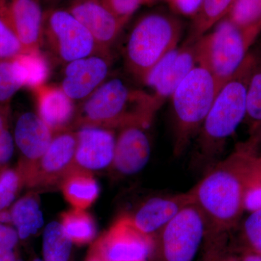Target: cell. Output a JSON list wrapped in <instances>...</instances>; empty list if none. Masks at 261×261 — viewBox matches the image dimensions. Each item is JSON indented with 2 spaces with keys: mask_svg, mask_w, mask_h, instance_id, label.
<instances>
[{
  "mask_svg": "<svg viewBox=\"0 0 261 261\" xmlns=\"http://www.w3.org/2000/svg\"><path fill=\"white\" fill-rule=\"evenodd\" d=\"M9 117L10 106L0 105V135L10 129Z\"/></svg>",
  "mask_w": 261,
  "mask_h": 261,
  "instance_id": "obj_39",
  "label": "cell"
},
{
  "mask_svg": "<svg viewBox=\"0 0 261 261\" xmlns=\"http://www.w3.org/2000/svg\"><path fill=\"white\" fill-rule=\"evenodd\" d=\"M76 0H42L44 10L49 8H62V5H66L65 8Z\"/></svg>",
  "mask_w": 261,
  "mask_h": 261,
  "instance_id": "obj_41",
  "label": "cell"
},
{
  "mask_svg": "<svg viewBox=\"0 0 261 261\" xmlns=\"http://www.w3.org/2000/svg\"><path fill=\"white\" fill-rule=\"evenodd\" d=\"M22 87L12 59L0 61V105L10 106L12 98Z\"/></svg>",
  "mask_w": 261,
  "mask_h": 261,
  "instance_id": "obj_31",
  "label": "cell"
},
{
  "mask_svg": "<svg viewBox=\"0 0 261 261\" xmlns=\"http://www.w3.org/2000/svg\"><path fill=\"white\" fill-rule=\"evenodd\" d=\"M233 0H203L198 14L193 18L188 39L198 40L226 17Z\"/></svg>",
  "mask_w": 261,
  "mask_h": 261,
  "instance_id": "obj_25",
  "label": "cell"
},
{
  "mask_svg": "<svg viewBox=\"0 0 261 261\" xmlns=\"http://www.w3.org/2000/svg\"><path fill=\"white\" fill-rule=\"evenodd\" d=\"M203 0H172L169 3L174 11L194 18L198 14Z\"/></svg>",
  "mask_w": 261,
  "mask_h": 261,
  "instance_id": "obj_35",
  "label": "cell"
},
{
  "mask_svg": "<svg viewBox=\"0 0 261 261\" xmlns=\"http://www.w3.org/2000/svg\"><path fill=\"white\" fill-rule=\"evenodd\" d=\"M0 224L13 226V218H12L10 207L0 211Z\"/></svg>",
  "mask_w": 261,
  "mask_h": 261,
  "instance_id": "obj_43",
  "label": "cell"
},
{
  "mask_svg": "<svg viewBox=\"0 0 261 261\" xmlns=\"http://www.w3.org/2000/svg\"><path fill=\"white\" fill-rule=\"evenodd\" d=\"M197 40L187 39L168 53L149 71L144 84L161 102L171 97L187 75L197 66Z\"/></svg>",
  "mask_w": 261,
  "mask_h": 261,
  "instance_id": "obj_10",
  "label": "cell"
},
{
  "mask_svg": "<svg viewBox=\"0 0 261 261\" xmlns=\"http://www.w3.org/2000/svg\"><path fill=\"white\" fill-rule=\"evenodd\" d=\"M12 61L23 87L34 90L45 84L50 68L41 49L25 51Z\"/></svg>",
  "mask_w": 261,
  "mask_h": 261,
  "instance_id": "obj_22",
  "label": "cell"
},
{
  "mask_svg": "<svg viewBox=\"0 0 261 261\" xmlns=\"http://www.w3.org/2000/svg\"><path fill=\"white\" fill-rule=\"evenodd\" d=\"M60 223L75 245H86L95 238L97 233L95 221L86 210L72 208L65 211L61 214Z\"/></svg>",
  "mask_w": 261,
  "mask_h": 261,
  "instance_id": "obj_23",
  "label": "cell"
},
{
  "mask_svg": "<svg viewBox=\"0 0 261 261\" xmlns=\"http://www.w3.org/2000/svg\"><path fill=\"white\" fill-rule=\"evenodd\" d=\"M226 18L241 27L259 23L261 21V0H233Z\"/></svg>",
  "mask_w": 261,
  "mask_h": 261,
  "instance_id": "obj_30",
  "label": "cell"
},
{
  "mask_svg": "<svg viewBox=\"0 0 261 261\" xmlns=\"http://www.w3.org/2000/svg\"><path fill=\"white\" fill-rule=\"evenodd\" d=\"M241 261H261V254L252 252H244Z\"/></svg>",
  "mask_w": 261,
  "mask_h": 261,
  "instance_id": "obj_44",
  "label": "cell"
},
{
  "mask_svg": "<svg viewBox=\"0 0 261 261\" xmlns=\"http://www.w3.org/2000/svg\"><path fill=\"white\" fill-rule=\"evenodd\" d=\"M219 90L211 72L197 65L173 92L171 98L176 157L183 154L198 134Z\"/></svg>",
  "mask_w": 261,
  "mask_h": 261,
  "instance_id": "obj_6",
  "label": "cell"
},
{
  "mask_svg": "<svg viewBox=\"0 0 261 261\" xmlns=\"http://www.w3.org/2000/svg\"><path fill=\"white\" fill-rule=\"evenodd\" d=\"M251 137L242 145L255 159L261 161V124L251 130Z\"/></svg>",
  "mask_w": 261,
  "mask_h": 261,
  "instance_id": "obj_37",
  "label": "cell"
},
{
  "mask_svg": "<svg viewBox=\"0 0 261 261\" xmlns=\"http://www.w3.org/2000/svg\"><path fill=\"white\" fill-rule=\"evenodd\" d=\"M158 1H161V0H144V5H152ZM163 1H166L170 3L172 0H163Z\"/></svg>",
  "mask_w": 261,
  "mask_h": 261,
  "instance_id": "obj_45",
  "label": "cell"
},
{
  "mask_svg": "<svg viewBox=\"0 0 261 261\" xmlns=\"http://www.w3.org/2000/svg\"><path fill=\"white\" fill-rule=\"evenodd\" d=\"M13 226L20 240H27L34 236L44 225L39 195L32 192L15 201L10 207Z\"/></svg>",
  "mask_w": 261,
  "mask_h": 261,
  "instance_id": "obj_21",
  "label": "cell"
},
{
  "mask_svg": "<svg viewBox=\"0 0 261 261\" xmlns=\"http://www.w3.org/2000/svg\"><path fill=\"white\" fill-rule=\"evenodd\" d=\"M255 54L249 53L236 73L220 89L197 134L196 154L201 163L214 161L225 142L246 118L247 91Z\"/></svg>",
  "mask_w": 261,
  "mask_h": 261,
  "instance_id": "obj_3",
  "label": "cell"
},
{
  "mask_svg": "<svg viewBox=\"0 0 261 261\" xmlns=\"http://www.w3.org/2000/svg\"><path fill=\"white\" fill-rule=\"evenodd\" d=\"M245 207L251 211L261 208V183H257L247 192Z\"/></svg>",
  "mask_w": 261,
  "mask_h": 261,
  "instance_id": "obj_38",
  "label": "cell"
},
{
  "mask_svg": "<svg viewBox=\"0 0 261 261\" xmlns=\"http://www.w3.org/2000/svg\"><path fill=\"white\" fill-rule=\"evenodd\" d=\"M228 233L206 231L202 261H241L232 250Z\"/></svg>",
  "mask_w": 261,
  "mask_h": 261,
  "instance_id": "obj_28",
  "label": "cell"
},
{
  "mask_svg": "<svg viewBox=\"0 0 261 261\" xmlns=\"http://www.w3.org/2000/svg\"><path fill=\"white\" fill-rule=\"evenodd\" d=\"M76 133L69 129L54 135L45 153L25 179L29 189L60 186L65 176L75 168Z\"/></svg>",
  "mask_w": 261,
  "mask_h": 261,
  "instance_id": "obj_9",
  "label": "cell"
},
{
  "mask_svg": "<svg viewBox=\"0 0 261 261\" xmlns=\"http://www.w3.org/2000/svg\"><path fill=\"white\" fill-rule=\"evenodd\" d=\"M65 200L73 208L87 210L97 200L99 187L93 173L75 167L60 185Z\"/></svg>",
  "mask_w": 261,
  "mask_h": 261,
  "instance_id": "obj_20",
  "label": "cell"
},
{
  "mask_svg": "<svg viewBox=\"0 0 261 261\" xmlns=\"http://www.w3.org/2000/svg\"><path fill=\"white\" fill-rule=\"evenodd\" d=\"M148 127L132 123L119 128L111 168L114 174L120 177L132 176L145 167L151 154Z\"/></svg>",
  "mask_w": 261,
  "mask_h": 261,
  "instance_id": "obj_14",
  "label": "cell"
},
{
  "mask_svg": "<svg viewBox=\"0 0 261 261\" xmlns=\"http://www.w3.org/2000/svg\"><path fill=\"white\" fill-rule=\"evenodd\" d=\"M14 137L10 129L0 135V169L8 167L15 152Z\"/></svg>",
  "mask_w": 261,
  "mask_h": 261,
  "instance_id": "obj_34",
  "label": "cell"
},
{
  "mask_svg": "<svg viewBox=\"0 0 261 261\" xmlns=\"http://www.w3.org/2000/svg\"><path fill=\"white\" fill-rule=\"evenodd\" d=\"M25 51L3 0H0V61L13 59Z\"/></svg>",
  "mask_w": 261,
  "mask_h": 261,
  "instance_id": "obj_27",
  "label": "cell"
},
{
  "mask_svg": "<svg viewBox=\"0 0 261 261\" xmlns=\"http://www.w3.org/2000/svg\"><path fill=\"white\" fill-rule=\"evenodd\" d=\"M260 162L239 146L189 191L192 202L205 216L206 231L230 232L238 224L247 192L257 182Z\"/></svg>",
  "mask_w": 261,
  "mask_h": 261,
  "instance_id": "obj_1",
  "label": "cell"
},
{
  "mask_svg": "<svg viewBox=\"0 0 261 261\" xmlns=\"http://www.w3.org/2000/svg\"><path fill=\"white\" fill-rule=\"evenodd\" d=\"M182 32L178 19L163 13H150L137 20L124 49L127 69L144 83L149 71L177 47Z\"/></svg>",
  "mask_w": 261,
  "mask_h": 261,
  "instance_id": "obj_5",
  "label": "cell"
},
{
  "mask_svg": "<svg viewBox=\"0 0 261 261\" xmlns=\"http://www.w3.org/2000/svg\"><path fill=\"white\" fill-rule=\"evenodd\" d=\"M94 244L106 261H147L152 238L138 231L125 214Z\"/></svg>",
  "mask_w": 261,
  "mask_h": 261,
  "instance_id": "obj_11",
  "label": "cell"
},
{
  "mask_svg": "<svg viewBox=\"0 0 261 261\" xmlns=\"http://www.w3.org/2000/svg\"><path fill=\"white\" fill-rule=\"evenodd\" d=\"M43 45L58 61L67 64L102 51L92 34L65 8L44 10Z\"/></svg>",
  "mask_w": 261,
  "mask_h": 261,
  "instance_id": "obj_8",
  "label": "cell"
},
{
  "mask_svg": "<svg viewBox=\"0 0 261 261\" xmlns=\"http://www.w3.org/2000/svg\"><path fill=\"white\" fill-rule=\"evenodd\" d=\"M73 244L61 223L57 221L49 223L43 233V260L70 261Z\"/></svg>",
  "mask_w": 261,
  "mask_h": 261,
  "instance_id": "obj_24",
  "label": "cell"
},
{
  "mask_svg": "<svg viewBox=\"0 0 261 261\" xmlns=\"http://www.w3.org/2000/svg\"><path fill=\"white\" fill-rule=\"evenodd\" d=\"M162 104L154 94L132 88L119 79H111L77 108L73 128L95 126L115 130L132 123L149 126Z\"/></svg>",
  "mask_w": 261,
  "mask_h": 261,
  "instance_id": "obj_2",
  "label": "cell"
},
{
  "mask_svg": "<svg viewBox=\"0 0 261 261\" xmlns=\"http://www.w3.org/2000/svg\"><path fill=\"white\" fill-rule=\"evenodd\" d=\"M207 221L195 204L186 206L152 238L150 261H193L203 243Z\"/></svg>",
  "mask_w": 261,
  "mask_h": 261,
  "instance_id": "obj_7",
  "label": "cell"
},
{
  "mask_svg": "<svg viewBox=\"0 0 261 261\" xmlns=\"http://www.w3.org/2000/svg\"><path fill=\"white\" fill-rule=\"evenodd\" d=\"M25 182L17 167L8 166L0 169V211L10 208Z\"/></svg>",
  "mask_w": 261,
  "mask_h": 261,
  "instance_id": "obj_29",
  "label": "cell"
},
{
  "mask_svg": "<svg viewBox=\"0 0 261 261\" xmlns=\"http://www.w3.org/2000/svg\"><path fill=\"white\" fill-rule=\"evenodd\" d=\"M65 8L83 24L102 51H110L124 27L100 0H76Z\"/></svg>",
  "mask_w": 261,
  "mask_h": 261,
  "instance_id": "obj_17",
  "label": "cell"
},
{
  "mask_svg": "<svg viewBox=\"0 0 261 261\" xmlns=\"http://www.w3.org/2000/svg\"><path fill=\"white\" fill-rule=\"evenodd\" d=\"M0 261H23L14 250L0 247Z\"/></svg>",
  "mask_w": 261,
  "mask_h": 261,
  "instance_id": "obj_40",
  "label": "cell"
},
{
  "mask_svg": "<svg viewBox=\"0 0 261 261\" xmlns=\"http://www.w3.org/2000/svg\"><path fill=\"white\" fill-rule=\"evenodd\" d=\"M75 133V167L92 173L111 168L116 140L114 130L84 126L77 128Z\"/></svg>",
  "mask_w": 261,
  "mask_h": 261,
  "instance_id": "obj_16",
  "label": "cell"
},
{
  "mask_svg": "<svg viewBox=\"0 0 261 261\" xmlns=\"http://www.w3.org/2000/svg\"><path fill=\"white\" fill-rule=\"evenodd\" d=\"M20 238L14 226L0 224V247L16 250Z\"/></svg>",
  "mask_w": 261,
  "mask_h": 261,
  "instance_id": "obj_36",
  "label": "cell"
},
{
  "mask_svg": "<svg viewBox=\"0 0 261 261\" xmlns=\"http://www.w3.org/2000/svg\"><path fill=\"white\" fill-rule=\"evenodd\" d=\"M260 33L261 21L241 27L225 17L197 40V65L211 72L221 89L240 69Z\"/></svg>",
  "mask_w": 261,
  "mask_h": 261,
  "instance_id": "obj_4",
  "label": "cell"
},
{
  "mask_svg": "<svg viewBox=\"0 0 261 261\" xmlns=\"http://www.w3.org/2000/svg\"><path fill=\"white\" fill-rule=\"evenodd\" d=\"M245 119L251 130L261 124V55H255L247 91Z\"/></svg>",
  "mask_w": 261,
  "mask_h": 261,
  "instance_id": "obj_26",
  "label": "cell"
},
{
  "mask_svg": "<svg viewBox=\"0 0 261 261\" xmlns=\"http://www.w3.org/2000/svg\"><path fill=\"white\" fill-rule=\"evenodd\" d=\"M86 261H106V259L103 257L102 254L99 252V249L96 246L95 244H94L93 246L91 248L90 251L87 256V260Z\"/></svg>",
  "mask_w": 261,
  "mask_h": 261,
  "instance_id": "obj_42",
  "label": "cell"
},
{
  "mask_svg": "<svg viewBox=\"0 0 261 261\" xmlns=\"http://www.w3.org/2000/svg\"><path fill=\"white\" fill-rule=\"evenodd\" d=\"M191 203L193 202L189 191L154 196L126 216L138 231L153 238L178 213Z\"/></svg>",
  "mask_w": 261,
  "mask_h": 261,
  "instance_id": "obj_15",
  "label": "cell"
},
{
  "mask_svg": "<svg viewBox=\"0 0 261 261\" xmlns=\"http://www.w3.org/2000/svg\"><path fill=\"white\" fill-rule=\"evenodd\" d=\"M37 101V115L56 135L73 130L77 108L61 86L44 85L33 90Z\"/></svg>",
  "mask_w": 261,
  "mask_h": 261,
  "instance_id": "obj_18",
  "label": "cell"
},
{
  "mask_svg": "<svg viewBox=\"0 0 261 261\" xmlns=\"http://www.w3.org/2000/svg\"><path fill=\"white\" fill-rule=\"evenodd\" d=\"M123 25L135 14L144 0H100Z\"/></svg>",
  "mask_w": 261,
  "mask_h": 261,
  "instance_id": "obj_33",
  "label": "cell"
},
{
  "mask_svg": "<svg viewBox=\"0 0 261 261\" xmlns=\"http://www.w3.org/2000/svg\"><path fill=\"white\" fill-rule=\"evenodd\" d=\"M54 133L36 113H22L15 123V147L20 154L16 167L24 182L50 145Z\"/></svg>",
  "mask_w": 261,
  "mask_h": 261,
  "instance_id": "obj_12",
  "label": "cell"
},
{
  "mask_svg": "<svg viewBox=\"0 0 261 261\" xmlns=\"http://www.w3.org/2000/svg\"><path fill=\"white\" fill-rule=\"evenodd\" d=\"M65 65L61 88L73 101H84L107 80L111 66V55L97 53Z\"/></svg>",
  "mask_w": 261,
  "mask_h": 261,
  "instance_id": "obj_13",
  "label": "cell"
},
{
  "mask_svg": "<svg viewBox=\"0 0 261 261\" xmlns=\"http://www.w3.org/2000/svg\"><path fill=\"white\" fill-rule=\"evenodd\" d=\"M3 3L25 50L40 49L44 14L42 0H3Z\"/></svg>",
  "mask_w": 261,
  "mask_h": 261,
  "instance_id": "obj_19",
  "label": "cell"
},
{
  "mask_svg": "<svg viewBox=\"0 0 261 261\" xmlns=\"http://www.w3.org/2000/svg\"><path fill=\"white\" fill-rule=\"evenodd\" d=\"M32 261H44V260H42V259L34 258V259H33Z\"/></svg>",
  "mask_w": 261,
  "mask_h": 261,
  "instance_id": "obj_46",
  "label": "cell"
},
{
  "mask_svg": "<svg viewBox=\"0 0 261 261\" xmlns=\"http://www.w3.org/2000/svg\"><path fill=\"white\" fill-rule=\"evenodd\" d=\"M241 238L246 248L245 252L261 254V208L252 211L244 221Z\"/></svg>",
  "mask_w": 261,
  "mask_h": 261,
  "instance_id": "obj_32",
  "label": "cell"
}]
</instances>
